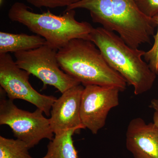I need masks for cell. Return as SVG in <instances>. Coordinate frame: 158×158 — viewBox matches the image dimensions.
I'll list each match as a JSON object with an SVG mask.
<instances>
[{"label": "cell", "instance_id": "obj_6", "mask_svg": "<svg viewBox=\"0 0 158 158\" xmlns=\"http://www.w3.org/2000/svg\"><path fill=\"white\" fill-rule=\"evenodd\" d=\"M57 51L48 44L31 50L15 53L19 67L37 77L43 83L44 88L53 86L61 93L81 84L60 68Z\"/></svg>", "mask_w": 158, "mask_h": 158}, {"label": "cell", "instance_id": "obj_11", "mask_svg": "<svg viewBox=\"0 0 158 158\" xmlns=\"http://www.w3.org/2000/svg\"><path fill=\"white\" fill-rule=\"evenodd\" d=\"M47 44L38 35L0 32V54L31 50Z\"/></svg>", "mask_w": 158, "mask_h": 158}, {"label": "cell", "instance_id": "obj_5", "mask_svg": "<svg viewBox=\"0 0 158 158\" xmlns=\"http://www.w3.org/2000/svg\"><path fill=\"white\" fill-rule=\"evenodd\" d=\"M6 96V92L0 88V125L9 126L15 137L25 142L30 149L43 139H53L55 135L49 118L44 116L42 110L37 108L30 112L21 110Z\"/></svg>", "mask_w": 158, "mask_h": 158}, {"label": "cell", "instance_id": "obj_19", "mask_svg": "<svg viewBox=\"0 0 158 158\" xmlns=\"http://www.w3.org/2000/svg\"><path fill=\"white\" fill-rule=\"evenodd\" d=\"M4 2V0H0V5L1 6H2Z\"/></svg>", "mask_w": 158, "mask_h": 158}, {"label": "cell", "instance_id": "obj_14", "mask_svg": "<svg viewBox=\"0 0 158 158\" xmlns=\"http://www.w3.org/2000/svg\"><path fill=\"white\" fill-rule=\"evenodd\" d=\"M156 24L157 31L153 36L154 43L152 48L145 52L144 60L148 63L151 70L158 75V14L152 18Z\"/></svg>", "mask_w": 158, "mask_h": 158}, {"label": "cell", "instance_id": "obj_7", "mask_svg": "<svg viewBox=\"0 0 158 158\" xmlns=\"http://www.w3.org/2000/svg\"><path fill=\"white\" fill-rule=\"evenodd\" d=\"M30 75L19 67L10 54H0V85L8 98L26 101L49 116L57 98L41 94L35 90L29 82Z\"/></svg>", "mask_w": 158, "mask_h": 158}, {"label": "cell", "instance_id": "obj_18", "mask_svg": "<svg viewBox=\"0 0 158 158\" xmlns=\"http://www.w3.org/2000/svg\"><path fill=\"white\" fill-rule=\"evenodd\" d=\"M153 123L156 125L158 128V112L155 111L153 116Z\"/></svg>", "mask_w": 158, "mask_h": 158}, {"label": "cell", "instance_id": "obj_15", "mask_svg": "<svg viewBox=\"0 0 158 158\" xmlns=\"http://www.w3.org/2000/svg\"><path fill=\"white\" fill-rule=\"evenodd\" d=\"M36 8H54L66 7L77 3L80 0H26Z\"/></svg>", "mask_w": 158, "mask_h": 158}, {"label": "cell", "instance_id": "obj_12", "mask_svg": "<svg viewBox=\"0 0 158 158\" xmlns=\"http://www.w3.org/2000/svg\"><path fill=\"white\" fill-rule=\"evenodd\" d=\"M79 129H72L55 135L47 145V152L42 158H78L74 145L73 135Z\"/></svg>", "mask_w": 158, "mask_h": 158}, {"label": "cell", "instance_id": "obj_9", "mask_svg": "<svg viewBox=\"0 0 158 158\" xmlns=\"http://www.w3.org/2000/svg\"><path fill=\"white\" fill-rule=\"evenodd\" d=\"M85 87L76 85L62 93L51 109L50 124L54 135L67 130L85 129L80 115L81 100Z\"/></svg>", "mask_w": 158, "mask_h": 158}, {"label": "cell", "instance_id": "obj_1", "mask_svg": "<svg viewBox=\"0 0 158 158\" xmlns=\"http://www.w3.org/2000/svg\"><path fill=\"white\" fill-rule=\"evenodd\" d=\"M77 9L88 10L94 22L115 31L132 48L151 43L155 35V22L139 10L134 0H80L65 10Z\"/></svg>", "mask_w": 158, "mask_h": 158}, {"label": "cell", "instance_id": "obj_10", "mask_svg": "<svg viewBox=\"0 0 158 158\" xmlns=\"http://www.w3.org/2000/svg\"><path fill=\"white\" fill-rule=\"evenodd\" d=\"M127 149L134 158H158V128L143 118H133L126 134Z\"/></svg>", "mask_w": 158, "mask_h": 158}, {"label": "cell", "instance_id": "obj_16", "mask_svg": "<svg viewBox=\"0 0 158 158\" xmlns=\"http://www.w3.org/2000/svg\"><path fill=\"white\" fill-rule=\"evenodd\" d=\"M138 9L145 16L153 18L158 14V0H134Z\"/></svg>", "mask_w": 158, "mask_h": 158}, {"label": "cell", "instance_id": "obj_4", "mask_svg": "<svg viewBox=\"0 0 158 158\" xmlns=\"http://www.w3.org/2000/svg\"><path fill=\"white\" fill-rule=\"evenodd\" d=\"M75 10H65L62 15L49 11L35 13L24 3L16 2L9 9L8 17L44 38L47 44L58 51L74 39H90L94 28L87 22L78 21Z\"/></svg>", "mask_w": 158, "mask_h": 158}, {"label": "cell", "instance_id": "obj_13", "mask_svg": "<svg viewBox=\"0 0 158 158\" xmlns=\"http://www.w3.org/2000/svg\"><path fill=\"white\" fill-rule=\"evenodd\" d=\"M29 149L25 142L19 139L0 136V158H34Z\"/></svg>", "mask_w": 158, "mask_h": 158}, {"label": "cell", "instance_id": "obj_2", "mask_svg": "<svg viewBox=\"0 0 158 158\" xmlns=\"http://www.w3.org/2000/svg\"><path fill=\"white\" fill-rule=\"evenodd\" d=\"M64 72L85 86L96 85L126 89L127 82L109 65L101 51L90 40L74 39L57 51Z\"/></svg>", "mask_w": 158, "mask_h": 158}, {"label": "cell", "instance_id": "obj_8", "mask_svg": "<svg viewBox=\"0 0 158 158\" xmlns=\"http://www.w3.org/2000/svg\"><path fill=\"white\" fill-rule=\"evenodd\" d=\"M118 88L96 85L85 87L81 100L80 115L85 128L96 135L106 124L109 112L119 105Z\"/></svg>", "mask_w": 158, "mask_h": 158}, {"label": "cell", "instance_id": "obj_17", "mask_svg": "<svg viewBox=\"0 0 158 158\" xmlns=\"http://www.w3.org/2000/svg\"><path fill=\"white\" fill-rule=\"evenodd\" d=\"M150 107L158 112V99H153L151 102Z\"/></svg>", "mask_w": 158, "mask_h": 158}, {"label": "cell", "instance_id": "obj_3", "mask_svg": "<svg viewBox=\"0 0 158 158\" xmlns=\"http://www.w3.org/2000/svg\"><path fill=\"white\" fill-rule=\"evenodd\" d=\"M89 40L101 51L109 65L133 86L135 95L152 88L157 75L142 59L145 52L132 48L119 35L103 27L94 28Z\"/></svg>", "mask_w": 158, "mask_h": 158}]
</instances>
